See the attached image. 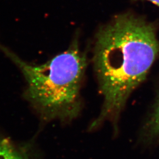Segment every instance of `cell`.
Masks as SVG:
<instances>
[{
  "mask_svg": "<svg viewBox=\"0 0 159 159\" xmlns=\"http://www.w3.org/2000/svg\"><path fill=\"white\" fill-rule=\"evenodd\" d=\"M159 54L154 25L140 17L119 15L100 30L93 64L103 102L90 130L108 121L117 131L127 100L146 79Z\"/></svg>",
  "mask_w": 159,
  "mask_h": 159,
  "instance_id": "obj_1",
  "label": "cell"
},
{
  "mask_svg": "<svg viewBox=\"0 0 159 159\" xmlns=\"http://www.w3.org/2000/svg\"><path fill=\"white\" fill-rule=\"evenodd\" d=\"M0 48L23 73L27 83L24 97L42 119L69 122L78 117L87 60L77 41L41 65L25 62L1 44Z\"/></svg>",
  "mask_w": 159,
  "mask_h": 159,
  "instance_id": "obj_2",
  "label": "cell"
},
{
  "mask_svg": "<svg viewBox=\"0 0 159 159\" xmlns=\"http://www.w3.org/2000/svg\"><path fill=\"white\" fill-rule=\"evenodd\" d=\"M159 136V89L150 113L143 126L141 138L143 142L150 143Z\"/></svg>",
  "mask_w": 159,
  "mask_h": 159,
  "instance_id": "obj_3",
  "label": "cell"
},
{
  "mask_svg": "<svg viewBox=\"0 0 159 159\" xmlns=\"http://www.w3.org/2000/svg\"><path fill=\"white\" fill-rule=\"evenodd\" d=\"M0 159H31L28 152L8 137L0 136Z\"/></svg>",
  "mask_w": 159,
  "mask_h": 159,
  "instance_id": "obj_4",
  "label": "cell"
},
{
  "mask_svg": "<svg viewBox=\"0 0 159 159\" xmlns=\"http://www.w3.org/2000/svg\"><path fill=\"white\" fill-rule=\"evenodd\" d=\"M134 1H137V0H134ZM146 1H148L154 5L158 6L159 7V0H146Z\"/></svg>",
  "mask_w": 159,
  "mask_h": 159,
  "instance_id": "obj_5",
  "label": "cell"
}]
</instances>
